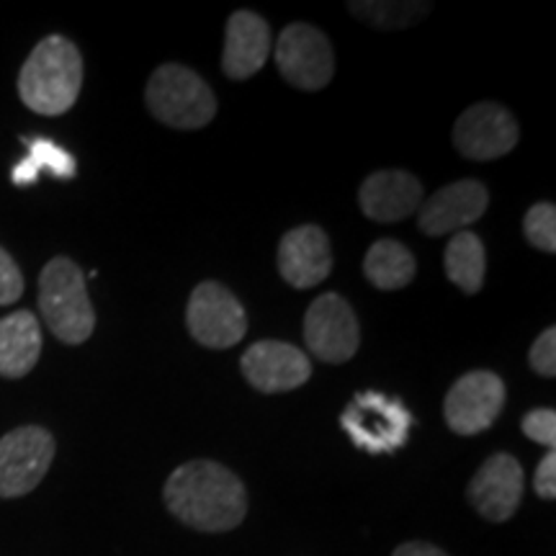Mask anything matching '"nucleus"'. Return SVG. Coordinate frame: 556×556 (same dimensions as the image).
I'll use <instances>...</instances> for the list:
<instances>
[{"label": "nucleus", "mask_w": 556, "mask_h": 556, "mask_svg": "<svg viewBox=\"0 0 556 556\" xmlns=\"http://www.w3.org/2000/svg\"><path fill=\"white\" fill-rule=\"evenodd\" d=\"M165 505L180 523L204 533H225L248 516V492L235 471L217 462H189L168 477Z\"/></svg>", "instance_id": "nucleus-1"}, {"label": "nucleus", "mask_w": 556, "mask_h": 556, "mask_svg": "<svg viewBox=\"0 0 556 556\" xmlns=\"http://www.w3.org/2000/svg\"><path fill=\"white\" fill-rule=\"evenodd\" d=\"M83 86V58L73 41L52 34L41 39L18 73V96L41 116H60L75 106Z\"/></svg>", "instance_id": "nucleus-2"}, {"label": "nucleus", "mask_w": 556, "mask_h": 556, "mask_svg": "<svg viewBox=\"0 0 556 556\" xmlns=\"http://www.w3.org/2000/svg\"><path fill=\"white\" fill-rule=\"evenodd\" d=\"M39 312L52 336L62 343L80 345L93 336L96 312L78 263L70 258H52L41 268Z\"/></svg>", "instance_id": "nucleus-3"}, {"label": "nucleus", "mask_w": 556, "mask_h": 556, "mask_svg": "<svg viewBox=\"0 0 556 556\" xmlns=\"http://www.w3.org/2000/svg\"><path fill=\"white\" fill-rule=\"evenodd\" d=\"M150 114L173 129H201L217 114L208 83L184 65H160L144 90Z\"/></svg>", "instance_id": "nucleus-4"}, {"label": "nucleus", "mask_w": 556, "mask_h": 556, "mask_svg": "<svg viewBox=\"0 0 556 556\" xmlns=\"http://www.w3.org/2000/svg\"><path fill=\"white\" fill-rule=\"evenodd\" d=\"M413 422L402 400L381 392H358L340 415V426L351 441L368 454H392L405 446Z\"/></svg>", "instance_id": "nucleus-5"}, {"label": "nucleus", "mask_w": 556, "mask_h": 556, "mask_svg": "<svg viewBox=\"0 0 556 556\" xmlns=\"http://www.w3.org/2000/svg\"><path fill=\"white\" fill-rule=\"evenodd\" d=\"M186 325L197 343L214 351L238 345L248 332V317L238 296L217 281H204L191 291Z\"/></svg>", "instance_id": "nucleus-6"}, {"label": "nucleus", "mask_w": 556, "mask_h": 556, "mask_svg": "<svg viewBox=\"0 0 556 556\" xmlns=\"http://www.w3.org/2000/svg\"><path fill=\"white\" fill-rule=\"evenodd\" d=\"M276 65L283 80L299 90L325 88L336 75V52L330 39L309 24H291L278 34Z\"/></svg>", "instance_id": "nucleus-7"}, {"label": "nucleus", "mask_w": 556, "mask_h": 556, "mask_svg": "<svg viewBox=\"0 0 556 556\" xmlns=\"http://www.w3.org/2000/svg\"><path fill=\"white\" fill-rule=\"evenodd\" d=\"M54 458V438L39 426H24L0 438V497H24L45 479Z\"/></svg>", "instance_id": "nucleus-8"}, {"label": "nucleus", "mask_w": 556, "mask_h": 556, "mask_svg": "<svg viewBox=\"0 0 556 556\" xmlns=\"http://www.w3.org/2000/svg\"><path fill=\"white\" fill-rule=\"evenodd\" d=\"M304 340L315 358L345 364L356 356L361 343L356 312L340 294L317 296L304 315Z\"/></svg>", "instance_id": "nucleus-9"}, {"label": "nucleus", "mask_w": 556, "mask_h": 556, "mask_svg": "<svg viewBox=\"0 0 556 556\" xmlns=\"http://www.w3.org/2000/svg\"><path fill=\"white\" fill-rule=\"evenodd\" d=\"M505 407V381L492 371H469L454 381L443 417L458 435H477L495 426Z\"/></svg>", "instance_id": "nucleus-10"}, {"label": "nucleus", "mask_w": 556, "mask_h": 556, "mask_svg": "<svg viewBox=\"0 0 556 556\" xmlns=\"http://www.w3.org/2000/svg\"><path fill=\"white\" fill-rule=\"evenodd\" d=\"M520 129L516 116L500 103H475L456 119L454 144L467 160H497L518 144Z\"/></svg>", "instance_id": "nucleus-11"}, {"label": "nucleus", "mask_w": 556, "mask_h": 556, "mask_svg": "<svg viewBox=\"0 0 556 556\" xmlns=\"http://www.w3.org/2000/svg\"><path fill=\"white\" fill-rule=\"evenodd\" d=\"M242 377L263 394H281L304 387L312 377V361L296 345L281 340H261L240 358Z\"/></svg>", "instance_id": "nucleus-12"}, {"label": "nucleus", "mask_w": 556, "mask_h": 556, "mask_svg": "<svg viewBox=\"0 0 556 556\" xmlns=\"http://www.w3.org/2000/svg\"><path fill=\"white\" fill-rule=\"evenodd\" d=\"M486 206H490V193L484 184L475 178L454 180L422 204L417 227L428 238H446V235L464 232L469 225L482 219Z\"/></svg>", "instance_id": "nucleus-13"}, {"label": "nucleus", "mask_w": 556, "mask_h": 556, "mask_svg": "<svg viewBox=\"0 0 556 556\" xmlns=\"http://www.w3.org/2000/svg\"><path fill=\"white\" fill-rule=\"evenodd\" d=\"M469 503L492 523H505L516 516L523 500V467L516 456L492 454L469 482Z\"/></svg>", "instance_id": "nucleus-14"}, {"label": "nucleus", "mask_w": 556, "mask_h": 556, "mask_svg": "<svg viewBox=\"0 0 556 556\" xmlns=\"http://www.w3.org/2000/svg\"><path fill=\"white\" fill-rule=\"evenodd\" d=\"M278 274L294 289H315L332 270L328 232L317 225L289 229L278 242Z\"/></svg>", "instance_id": "nucleus-15"}, {"label": "nucleus", "mask_w": 556, "mask_h": 556, "mask_svg": "<svg viewBox=\"0 0 556 556\" xmlns=\"http://www.w3.org/2000/svg\"><path fill=\"white\" fill-rule=\"evenodd\" d=\"M361 212L381 225L405 222L422 204V184L407 170H377L358 189Z\"/></svg>", "instance_id": "nucleus-16"}, {"label": "nucleus", "mask_w": 556, "mask_h": 556, "mask_svg": "<svg viewBox=\"0 0 556 556\" xmlns=\"http://www.w3.org/2000/svg\"><path fill=\"white\" fill-rule=\"evenodd\" d=\"M274 52V37L266 18L253 11H235L227 21L222 70L229 80H248L266 65Z\"/></svg>", "instance_id": "nucleus-17"}, {"label": "nucleus", "mask_w": 556, "mask_h": 556, "mask_svg": "<svg viewBox=\"0 0 556 556\" xmlns=\"http://www.w3.org/2000/svg\"><path fill=\"white\" fill-rule=\"evenodd\" d=\"M41 356V328L31 312H13L0 319V377L21 379Z\"/></svg>", "instance_id": "nucleus-18"}, {"label": "nucleus", "mask_w": 556, "mask_h": 556, "mask_svg": "<svg viewBox=\"0 0 556 556\" xmlns=\"http://www.w3.org/2000/svg\"><path fill=\"white\" fill-rule=\"evenodd\" d=\"M364 274L381 291H397L413 283L417 261L409 248L397 240H379L368 248L364 258Z\"/></svg>", "instance_id": "nucleus-19"}, {"label": "nucleus", "mask_w": 556, "mask_h": 556, "mask_svg": "<svg viewBox=\"0 0 556 556\" xmlns=\"http://www.w3.org/2000/svg\"><path fill=\"white\" fill-rule=\"evenodd\" d=\"M443 266H446V276L454 287L462 289L464 294L475 296L482 289L486 274V255L479 235L469 232V229L456 232L448 240L446 253H443Z\"/></svg>", "instance_id": "nucleus-20"}, {"label": "nucleus", "mask_w": 556, "mask_h": 556, "mask_svg": "<svg viewBox=\"0 0 556 556\" xmlns=\"http://www.w3.org/2000/svg\"><path fill=\"white\" fill-rule=\"evenodd\" d=\"M24 144L29 152H26V157L21 160L11 173V180L16 186L37 184L41 170L52 173L54 178H62V180L75 176V157L70 155L67 150H62L60 144H54L52 139L31 137V139H24Z\"/></svg>", "instance_id": "nucleus-21"}, {"label": "nucleus", "mask_w": 556, "mask_h": 556, "mask_svg": "<svg viewBox=\"0 0 556 556\" xmlns=\"http://www.w3.org/2000/svg\"><path fill=\"white\" fill-rule=\"evenodd\" d=\"M353 16L381 31H397L417 24L430 13L428 3H351Z\"/></svg>", "instance_id": "nucleus-22"}, {"label": "nucleus", "mask_w": 556, "mask_h": 556, "mask_svg": "<svg viewBox=\"0 0 556 556\" xmlns=\"http://www.w3.org/2000/svg\"><path fill=\"white\" fill-rule=\"evenodd\" d=\"M523 235L533 248L544 253H556V206L539 201L526 212Z\"/></svg>", "instance_id": "nucleus-23"}, {"label": "nucleus", "mask_w": 556, "mask_h": 556, "mask_svg": "<svg viewBox=\"0 0 556 556\" xmlns=\"http://www.w3.org/2000/svg\"><path fill=\"white\" fill-rule=\"evenodd\" d=\"M523 433L531 438L533 443H541L548 451H554L556 446V413L552 407H536L531 409L520 422Z\"/></svg>", "instance_id": "nucleus-24"}, {"label": "nucleus", "mask_w": 556, "mask_h": 556, "mask_svg": "<svg viewBox=\"0 0 556 556\" xmlns=\"http://www.w3.org/2000/svg\"><path fill=\"white\" fill-rule=\"evenodd\" d=\"M528 364H531L539 377H556V328H546L536 338V343L531 345V353H528Z\"/></svg>", "instance_id": "nucleus-25"}, {"label": "nucleus", "mask_w": 556, "mask_h": 556, "mask_svg": "<svg viewBox=\"0 0 556 556\" xmlns=\"http://www.w3.org/2000/svg\"><path fill=\"white\" fill-rule=\"evenodd\" d=\"M21 294H24V276H21V268L11 255L0 248V307L18 302Z\"/></svg>", "instance_id": "nucleus-26"}, {"label": "nucleus", "mask_w": 556, "mask_h": 556, "mask_svg": "<svg viewBox=\"0 0 556 556\" xmlns=\"http://www.w3.org/2000/svg\"><path fill=\"white\" fill-rule=\"evenodd\" d=\"M533 486H536V495L541 500H554L556 497V454H548L541 458L536 477H533Z\"/></svg>", "instance_id": "nucleus-27"}, {"label": "nucleus", "mask_w": 556, "mask_h": 556, "mask_svg": "<svg viewBox=\"0 0 556 556\" xmlns=\"http://www.w3.org/2000/svg\"><path fill=\"white\" fill-rule=\"evenodd\" d=\"M392 556H448V554L433 544H426V541H407V544L394 548Z\"/></svg>", "instance_id": "nucleus-28"}]
</instances>
